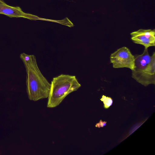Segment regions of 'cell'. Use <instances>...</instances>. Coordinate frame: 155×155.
<instances>
[{"instance_id":"cell-1","label":"cell","mask_w":155,"mask_h":155,"mask_svg":"<svg viewBox=\"0 0 155 155\" xmlns=\"http://www.w3.org/2000/svg\"><path fill=\"white\" fill-rule=\"evenodd\" d=\"M20 57L26 69L27 91L29 99L36 101L48 98L51 84L40 70L35 56L23 53L20 54Z\"/></svg>"},{"instance_id":"cell-3","label":"cell","mask_w":155,"mask_h":155,"mask_svg":"<svg viewBox=\"0 0 155 155\" xmlns=\"http://www.w3.org/2000/svg\"><path fill=\"white\" fill-rule=\"evenodd\" d=\"M135 56L134 66L132 77L145 86L155 84V52L150 56L148 48H145L141 54Z\"/></svg>"},{"instance_id":"cell-4","label":"cell","mask_w":155,"mask_h":155,"mask_svg":"<svg viewBox=\"0 0 155 155\" xmlns=\"http://www.w3.org/2000/svg\"><path fill=\"white\" fill-rule=\"evenodd\" d=\"M110 60L114 68H127L131 70L134 68L135 56L127 47L120 48L112 53Z\"/></svg>"},{"instance_id":"cell-7","label":"cell","mask_w":155,"mask_h":155,"mask_svg":"<svg viewBox=\"0 0 155 155\" xmlns=\"http://www.w3.org/2000/svg\"><path fill=\"white\" fill-rule=\"evenodd\" d=\"M100 100L103 102L104 107L105 109L108 108L112 105L113 101L110 97H107L103 95Z\"/></svg>"},{"instance_id":"cell-2","label":"cell","mask_w":155,"mask_h":155,"mask_svg":"<svg viewBox=\"0 0 155 155\" xmlns=\"http://www.w3.org/2000/svg\"><path fill=\"white\" fill-rule=\"evenodd\" d=\"M51 84L47 105L48 108L58 106L68 95L81 86L75 76L64 74L53 78Z\"/></svg>"},{"instance_id":"cell-6","label":"cell","mask_w":155,"mask_h":155,"mask_svg":"<svg viewBox=\"0 0 155 155\" xmlns=\"http://www.w3.org/2000/svg\"><path fill=\"white\" fill-rule=\"evenodd\" d=\"M0 14L11 18H23L30 20L37 19L36 16L25 13L19 6H12L6 4L3 0H0Z\"/></svg>"},{"instance_id":"cell-5","label":"cell","mask_w":155,"mask_h":155,"mask_svg":"<svg viewBox=\"0 0 155 155\" xmlns=\"http://www.w3.org/2000/svg\"><path fill=\"white\" fill-rule=\"evenodd\" d=\"M130 35L133 42L143 45L145 48L155 46L154 29H140L131 32Z\"/></svg>"}]
</instances>
